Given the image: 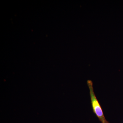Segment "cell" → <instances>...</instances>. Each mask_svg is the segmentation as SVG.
<instances>
[{
	"instance_id": "1",
	"label": "cell",
	"mask_w": 123,
	"mask_h": 123,
	"mask_svg": "<svg viewBox=\"0 0 123 123\" xmlns=\"http://www.w3.org/2000/svg\"><path fill=\"white\" fill-rule=\"evenodd\" d=\"M87 85L90 90V93L93 111L97 115L102 123H109L106 120L104 115L103 111L99 102L97 99L94 92L93 84L92 81L88 80Z\"/></svg>"
}]
</instances>
